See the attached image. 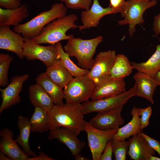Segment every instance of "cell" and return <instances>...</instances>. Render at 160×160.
Wrapping results in <instances>:
<instances>
[{
	"label": "cell",
	"mask_w": 160,
	"mask_h": 160,
	"mask_svg": "<svg viewBox=\"0 0 160 160\" xmlns=\"http://www.w3.org/2000/svg\"><path fill=\"white\" fill-rule=\"evenodd\" d=\"M46 67L45 72L47 75L63 88L73 78L63 65L60 59Z\"/></svg>",
	"instance_id": "obj_25"
},
{
	"label": "cell",
	"mask_w": 160,
	"mask_h": 160,
	"mask_svg": "<svg viewBox=\"0 0 160 160\" xmlns=\"http://www.w3.org/2000/svg\"><path fill=\"white\" fill-rule=\"evenodd\" d=\"M77 137L68 129L60 127L50 131L48 139L49 140L56 139L64 144L75 156L80 153L86 145L85 142L80 140Z\"/></svg>",
	"instance_id": "obj_16"
},
{
	"label": "cell",
	"mask_w": 160,
	"mask_h": 160,
	"mask_svg": "<svg viewBox=\"0 0 160 160\" xmlns=\"http://www.w3.org/2000/svg\"><path fill=\"white\" fill-rule=\"evenodd\" d=\"M92 0H63L65 7L72 9L88 10L91 7Z\"/></svg>",
	"instance_id": "obj_32"
},
{
	"label": "cell",
	"mask_w": 160,
	"mask_h": 160,
	"mask_svg": "<svg viewBox=\"0 0 160 160\" xmlns=\"http://www.w3.org/2000/svg\"><path fill=\"white\" fill-rule=\"evenodd\" d=\"M116 56L114 50H108L98 53L87 76L97 83L102 77L109 73Z\"/></svg>",
	"instance_id": "obj_13"
},
{
	"label": "cell",
	"mask_w": 160,
	"mask_h": 160,
	"mask_svg": "<svg viewBox=\"0 0 160 160\" xmlns=\"http://www.w3.org/2000/svg\"><path fill=\"white\" fill-rule=\"evenodd\" d=\"M24 38L11 30L9 26H0V49L12 52L21 59L24 57Z\"/></svg>",
	"instance_id": "obj_15"
},
{
	"label": "cell",
	"mask_w": 160,
	"mask_h": 160,
	"mask_svg": "<svg viewBox=\"0 0 160 160\" xmlns=\"http://www.w3.org/2000/svg\"><path fill=\"white\" fill-rule=\"evenodd\" d=\"M67 12V7L63 4L55 3L49 10L41 12L25 23L14 26L13 31L25 39H32L38 36L48 24L66 15Z\"/></svg>",
	"instance_id": "obj_3"
},
{
	"label": "cell",
	"mask_w": 160,
	"mask_h": 160,
	"mask_svg": "<svg viewBox=\"0 0 160 160\" xmlns=\"http://www.w3.org/2000/svg\"><path fill=\"white\" fill-rule=\"evenodd\" d=\"M22 5L21 0H0V6L4 9H16Z\"/></svg>",
	"instance_id": "obj_34"
},
{
	"label": "cell",
	"mask_w": 160,
	"mask_h": 160,
	"mask_svg": "<svg viewBox=\"0 0 160 160\" xmlns=\"http://www.w3.org/2000/svg\"><path fill=\"white\" fill-rule=\"evenodd\" d=\"M154 78L156 81L158 85L160 86V71L156 73Z\"/></svg>",
	"instance_id": "obj_42"
},
{
	"label": "cell",
	"mask_w": 160,
	"mask_h": 160,
	"mask_svg": "<svg viewBox=\"0 0 160 160\" xmlns=\"http://www.w3.org/2000/svg\"><path fill=\"white\" fill-rule=\"evenodd\" d=\"M29 77L28 74L15 76L4 89H0L2 102L0 107V113L6 109L20 102V94L23 89V85Z\"/></svg>",
	"instance_id": "obj_11"
},
{
	"label": "cell",
	"mask_w": 160,
	"mask_h": 160,
	"mask_svg": "<svg viewBox=\"0 0 160 160\" xmlns=\"http://www.w3.org/2000/svg\"><path fill=\"white\" fill-rule=\"evenodd\" d=\"M157 4L156 0H128L120 12L124 19L118 22L119 25H128V33L132 37L136 31L137 24L144 22L143 15L147 9L154 6Z\"/></svg>",
	"instance_id": "obj_5"
},
{
	"label": "cell",
	"mask_w": 160,
	"mask_h": 160,
	"mask_svg": "<svg viewBox=\"0 0 160 160\" xmlns=\"http://www.w3.org/2000/svg\"><path fill=\"white\" fill-rule=\"evenodd\" d=\"M14 57L8 54H0V85L5 87L9 84L8 73L9 65Z\"/></svg>",
	"instance_id": "obj_30"
},
{
	"label": "cell",
	"mask_w": 160,
	"mask_h": 160,
	"mask_svg": "<svg viewBox=\"0 0 160 160\" xmlns=\"http://www.w3.org/2000/svg\"><path fill=\"white\" fill-rule=\"evenodd\" d=\"M36 83L41 87L52 99L55 105L63 103L64 95L63 88L53 81L45 72L39 75Z\"/></svg>",
	"instance_id": "obj_20"
},
{
	"label": "cell",
	"mask_w": 160,
	"mask_h": 160,
	"mask_svg": "<svg viewBox=\"0 0 160 160\" xmlns=\"http://www.w3.org/2000/svg\"><path fill=\"white\" fill-rule=\"evenodd\" d=\"M113 152L116 160H126L129 146L128 141H111Z\"/></svg>",
	"instance_id": "obj_31"
},
{
	"label": "cell",
	"mask_w": 160,
	"mask_h": 160,
	"mask_svg": "<svg viewBox=\"0 0 160 160\" xmlns=\"http://www.w3.org/2000/svg\"><path fill=\"white\" fill-rule=\"evenodd\" d=\"M133 78L135 81L136 96L145 98L153 104V95L158 86L154 78L138 71L135 74Z\"/></svg>",
	"instance_id": "obj_19"
},
{
	"label": "cell",
	"mask_w": 160,
	"mask_h": 160,
	"mask_svg": "<svg viewBox=\"0 0 160 160\" xmlns=\"http://www.w3.org/2000/svg\"><path fill=\"white\" fill-rule=\"evenodd\" d=\"M23 54L27 60L38 59L42 62L46 67L59 59L55 45L41 46L25 38Z\"/></svg>",
	"instance_id": "obj_9"
},
{
	"label": "cell",
	"mask_w": 160,
	"mask_h": 160,
	"mask_svg": "<svg viewBox=\"0 0 160 160\" xmlns=\"http://www.w3.org/2000/svg\"><path fill=\"white\" fill-rule=\"evenodd\" d=\"M153 30L156 35L160 33V13L154 18Z\"/></svg>",
	"instance_id": "obj_38"
},
{
	"label": "cell",
	"mask_w": 160,
	"mask_h": 160,
	"mask_svg": "<svg viewBox=\"0 0 160 160\" xmlns=\"http://www.w3.org/2000/svg\"><path fill=\"white\" fill-rule=\"evenodd\" d=\"M126 86L124 79H113L108 73L96 83L90 98L96 100L117 95L126 91Z\"/></svg>",
	"instance_id": "obj_10"
},
{
	"label": "cell",
	"mask_w": 160,
	"mask_h": 160,
	"mask_svg": "<svg viewBox=\"0 0 160 160\" xmlns=\"http://www.w3.org/2000/svg\"><path fill=\"white\" fill-rule=\"evenodd\" d=\"M118 129L101 130L85 121V131L87 135L89 148L92 159L99 160L108 141L112 140Z\"/></svg>",
	"instance_id": "obj_8"
},
{
	"label": "cell",
	"mask_w": 160,
	"mask_h": 160,
	"mask_svg": "<svg viewBox=\"0 0 160 160\" xmlns=\"http://www.w3.org/2000/svg\"><path fill=\"white\" fill-rule=\"evenodd\" d=\"M76 160H89V159L87 157L81 156L80 153L75 156Z\"/></svg>",
	"instance_id": "obj_40"
},
{
	"label": "cell",
	"mask_w": 160,
	"mask_h": 160,
	"mask_svg": "<svg viewBox=\"0 0 160 160\" xmlns=\"http://www.w3.org/2000/svg\"><path fill=\"white\" fill-rule=\"evenodd\" d=\"M111 141L107 143L105 148L101 155L99 160H111L113 153Z\"/></svg>",
	"instance_id": "obj_36"
},
{
	"label": "cell",
	"mask_w": 160,
	"mask_h": 160,
	"mask_svg": "<svg viewBox=\"0 0 160 160\" xmlns=\"http://www.w3.org/2000/svg\"><path fill=\"white\" fill-rule=\"evenodd\" d=\"M109 6L115 10L117 13L121 11L126 2L125 0H109Z\"/></svg>",
	"instance_id": "obj_37"
},
{
	"label": "cell",
	"mask_w": 160,
	"mask_h": 160,
	"mask_svg": "<svg viewBox=\"0 0 160 160\" xmlns=\"http://www.w3.org/2000/svg\"><path fill=\"white\" fill-rule=\"evenodd\" d=\"M47 113L50 131L64 127L68 129L77 136L85 131V121L81 104L55 105L47 111Z\"/></svg>",
	"instance_id": "obj_1"
},
{
	"label": "cell",
	"mask_w": 160,
	"mask_h": 160,
	"mask_svg": "<svg viewBox=\"0 0 160 160\" xmlns=\"http://www.w3.org/2000/svg\"><path fill=\"white\" fill-rule=\"evenodd\" d=\"M0 151L13 160H27L29 156L19 147L14 137L12 131L7 128L0 131Z\"/></svg>",
	"instance_id": "obj_17"
},
{
	"label": "cell",
	"mask_w": 160,
	"mask_h": 160,
	"mask_svg": "<svg viewBox=\"0 0 160 160\" xmlns=\"http://www.w3.org/2000/svg\"><path fill=\"white\" fill-rule=\"evenodd\" d=\"M17 125L19 130V134L15 139L17 143L22 148L23 151L28 156H37L31 150L29 144V139L31 131L29 120L26 117L20 116L17 119Z\"/></svg>",
	"instance_id": "obj_23"
},
{
	"label": "cell",
	"mask_w": 160,
	"mask_h": 160,
	"mask_svg": "<svg viewBox=\"0 0 160 160\" xmlns=\"http://www.w3.org/2000/svg\"><path fill=\"white\" fill-rule=\"evenodd\" d=\"M39 155L36 157H28L27 160H54L42 152L39 153Z\"/></svg>",
	"instance_id": "obj_39"
},
{
	"label": "cell",
	"mask_w": 160,
	"mask_h": 160,
	"mask_svg": "<svg viewBox=\"0 0 160 160\" xmlns=\"http://www.w3.org/2000/svg\"><path fill=\"white\" fill-rule=\"evenodd\" d=\"M117 12L110 7H102L98 0H93L90 8L87 10L81 12V21L82 25L79 26V31L93 27H96L100 23V20L104 16Z\"/></svg>",
	"instance_id": "obj_14"
},
{
	"label": "cell",
	"mask_w": 160,
	"mask_h": 160,
	"mask_svg": "<svg viewBox=\"0 0 160 160\" xmlns=\"http://www.w3.org/2000/svg\"><path fill=\"white\" fill-rule=\"evenodd\" d=\"M0 151V160H12V159Z\"/></svg>",
	"instance_id": "obj_41"
},
{
	"label": "cell",
	"mask_w": 160,
	"mask_h": 160,
	"mask_svg": "<svg viewBox=\"0 0 160 160\" xmlns=\"http://www.w3.org/2000/svg\"><path fill=\"white\" fill-rule=\"evenodd\" d=\"M29 15L28 6L25 4L15 9L0 8V26H16L28 17Z\"/></svg>",
	"instance_id": "obj_21"
},
{
	"label": "cell",
	"mask_w": 160,
	"mask_h": 160,
	"mask_svg": "<svg viewBox=\"0 0 160 160\" xmlns=\"http://www.w3.org/2000/svg\"><path fill=\"white\" fill-rule=\"evenodd\" d=\"M29 95L31 103L34 107H39L48 111L55 105L47 93L36 83L29 86Z\"/></svg>",
	"instance_id": "obj_24"
},
{
	"label": "cell",
	"mask_w": 160,
	"mask_h": 160,
	"mask_svg": "<svg viewBox=\"0 0 160 160\" xmlns=\"http://www.w3.org/2000/svg\"><path fill=\"white\" fill-rule=\"evenodd\" d=\"M136 84L129 90L117 95L102 99L88 100L81 104L84 115L93 112H100L124 106L131 98L136 96Z\"/></svg>",
	"instance_id": "obj_7"
},
{
	"label": "cell",
	"mask_w": 160,
	"mask_h": 160,
	"mask_svg": "<svg viewBox=\"0 0 160 160\" xmlns=\"http://www.w3.org/2000/svg\"><path fill=\"white\" fill-rule=\"evenodd\" d=\"M96 83L87 75L74 77L64 87L66 103L81 104L90 98Z\"/></svg>",
	"instance_id": "obj_6"
},
{
	"label": "cell",
	"mask_w": 160,
	"mask_h": 160,
	"mask_svg": "<svg viewBox=\"0 0 160 160\" xmlns=\"http://www.w3.org/2000/svg\"><path fill=\"white\" fill-rule=\"evenodd\" d=\"M141 135L150 146L158 153L160 157V142L146 135L143 132H141Z\"/></svg>",
	"instance_id": "obj_35"
},
{
	"label": "cell",
	"mask_w": 160,
	"mask_h": 160,
	"mask_svg": "<svg viewBox=\"0 0 160 160\" xmlns=\"http://www.w3.org/2000/svg\"><path fill=\"white\" fill-rule=\"evenodd\" d=\"M133 68L128 58L124 55L119 54L116 58L109 74L115 79H121L129 75Z\"/></svg>",
	"instance_id": "obj_27"
},
{
	"label": "cell",
	"mask_w": 160,
	"mask_h": 160,
	"mask_svg": "<svg viewBox=\"0 0 160 160\" xmlns=\"http://www.w3.org/2000/svg\"><path fill=\"white\" fill-rule=\"evenodd\" d=\"M152 112V108L148 106L145 108H139V114L140 116V124L141 129L143 130L149 124V119Z\"/></svg>",
	"instance_id": "obj_33"
},
{
	"label": "cell",
	"mask_w": 160,
	"mask_h": 160,
	"mask_svg": "<svg viewBox=\"0 0 160 160\" xmlns=\"http://www.w3.org/2000/svg\"><path fill=\"white\" fill-rule=\"evenodd\" d=\"M34 110L29 122L31 131L42 133L49 130L47 111L38 107Z\"/></svg>",
	"instance_id": "obj_29"
},
{
	"label": "cell",
	"mask_w": 160,
	"mask_h": 160,
	"mask_svg": "<svg viewBox=\"0 0 160 160\" xmlns=\"http://www.w3.org/2000/svg\"><path fill=\"white\" fill-rule=\"evenodd\" d=\"M142 132L132 136L128 140L127 154L134 160H149L150 156L156 152L142 135Z\"/></svg>",
	"instance_id": "obj_18"
},
{
	"label": "cell",
	"mask_w": 160,
	"mask_h": 160,
	"mask_svg": "<svg viewBox=\"0 0 160 160\" xmlns=\"http://www.w3.org/2000/svg\"><path fill=\"white\" fill-rule=\"evenodd\" d=\"M123 106L98 112L89 122L94 127L101 130L118 129L124 123L121 115Z\"/></svg>",
	"instance_id": "obj_12"
},
{
	"label": "cell",
	"mask_w": 160,
	"mask_h": 160,
	"mask_svg": "<svg viewBox=\"0 0 160 160\" xmlns=\"http://www.w3.org/2000/svg\"><path fill=\"white\" fill-rule=\"evenodd\" d=\"M78 18L75 14L65 15L59 17L47 25L37 37L30 39L39 44H48L55 45L63 40H68L73 37L72 34L67 35V32L71 29L78 28L75 24Z\"/></svg>",
	"instance_id": "obj_2"
},
{
	"label": "cell",
	"mask_w": 160,
	"mask_h": 160,
	"mask_svg": "<svg viewBox=\"0 0 160 160\" xmlns=\"http://www.w3.org/2000/svg\"><path fill=\"white\" fill-rule=\"evenodd\" d=\"M55 46L62 64L72 76L87 75L89 70L82 68L75 64L71 60L70 56L65 51L60 42L56 44Z\"/></svg>",
	"instance_id": "obj_28"
},
{
	"label": "cell",
	"mask_w": 160,
	"mask_h": 160,
	"mask_svg": "<svg viewBox=\"0 0 160 160\" xmlns=\"http://www.w3.org/2000/svg\"><path fill=\"white\" fill-rule=\"evenodd\" d=\"M60 0L62 1L63 0Z\"/></svg>",
	"instance_id": "obj_43"
},
{
	"label": "cell",
	"mask_w": 160,
	"mask_h": 160,
	"mask_svg": "<svg viewBox=\"0 0 160 160\" xmlns=\"http://www.w3.org/2000/svg\"><path fill=\"white\" fill-rule=\"evenodd\" d=\"M103 41L101 36L88 39L73 36L68 40L63 49L70 57L76 58L81 68L89 70L94 61L93 57L96 49Z\"/></svg>",
	"instance_id": "obj_4"
},
{
	"label": "cell",
	"mask_w": 160,
	"mask_h": 160,
	"mask_svg": "<svg viewBox=\"0 0 160 160\" xmlns=\"http://www.w3.org/2000/svg\"><path fill=\"white\" fill-rule=\"evenodd\" d=\"M131 114L132 116L131 121L124 126L118 129L112 140H124L142 132L143 130L140 128L139 108L136 106L134 107L131 110Z\"/></svg>",
	"instance_id": "obj_22"
},
{
	"label": "cell",
	"mask_w": 160,
	"mask_h": 160,
	"mask_svg": "<svg viewBox=\"0 0 160 160\" xmlns=\"http://www.w3.org/2000/svg\"><path fill=\"white\" fill-rule=\"evenodd\" d=\"M133 69L143 73L154 78L160 71V44L156 47L155 52L146 61L140 63H131Z\"/></svg>",
	"instance_id": "obj_26"
}]
</instances>
